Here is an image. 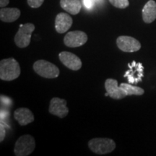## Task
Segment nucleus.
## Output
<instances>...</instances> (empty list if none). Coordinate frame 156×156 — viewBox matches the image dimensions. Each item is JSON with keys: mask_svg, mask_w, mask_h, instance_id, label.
<instances>
[{"mask_svg": "<svg viewBox=\"0 0 156 156\" xmlns=\"http://www.w3.org/2000/svg\"><path fill=\"white\" fill-rule=\"evenodd\" d=\"M20 66L14 58H8L0 62V79L5 81L16 80L20 75Z\"/></svg>", "mask_w": 156, "mask_h": 156, "instance_id": "nucleus-1", "label": "nucleus"}, {"mask_svg": "<svg viewBox=\"0 0 156 156\" xmlns=\"http://www.w3.org/2000/svg\"><path fill=\"white\" fill-rule=\"evenodd\" d=\"M34 69L41 77L48 79L58 77L60 73L59 69L56 65L44 59L38 60L35 62Z\"/></svg>", "mask_w": 156, "mask_h": 156, "instance_id": "nucleus-4", "label": "nucleus"}, {"mask_svg": "<svg viewBox=\"0 0 156 156\" xmlns=\"http://www.w3.org/2000/svg\"><path fill=\"white\" fill-rule=\"evenodd\" d=\"M88 147L95 154L106 155L114 151L116 143L109 138H93L88 142Z\"/></svg>", "mask_w": 156, "mask_h": 156, "instance_id": "nucleus-2", "label": "nucleus"}, {"mask_svg": "<svg viewBox=\"0 0 156 156\" xmlns=\"http://www.w3.org/2000/svg\"><path fill=\"white\" fill-rule=\"evenodd\" d=\"M60 61L68 69L77 71L82 67L81 59L77 55L69 51H62L58 54Z\"/></svg>", "mask_w": 156, "mask_h": 156, "instance_id": "nucleus-10", "label": "nucleus"}, {"mask_svg": "<svg viewBox=\"0 0 156 156\" xmlns=\"http://www.w3.org/2000/svg\"><path fill=\"white\" fill-rule=\"evenodd\" d=\"M142 19L145 23H151L156 19V2L149 0L142 10Z\"/></svg>", "mask_w": 156, "mask_h": 156, "instance_id": "nucleus-14", "label": "nucleus"}, {"mask_svg": "<svg viewBox=\"0 0 156 156\" xmlns=\"http://www.w3.org/2000/svg\"><path fill=\"white\" fill-rule=\"evenodd\" d=\"M105 88L108 95L113 99L119 100L127 96L122 87L119 86L118 81L114 79H107L105 82Z\"/></svg>", "mask_w": 156, "mask_h": 156, "instance_id": "nucleus-11", "label": "nucleus"}, {"mask_svg": "<svg viewBox=\"0 0 156 156\" xmlns=\"http://www.w3.org/2000/svg\"><path fill=\"white\" fill-rule=\"evenodd\" d=\"M128 66L129 69L124 73V77L127 78L129 83L136 84L141 82L144 77V67L142 64L133 61L132 63H129Z\"/></svg>", "mask_w": 156, "mask_h": 156, "instance_id": "nucleus-8", "label": "nucleus"}, {"mask_svg": "<svg viewBox=\"0 0 156 156\" xmlns=\"http://www.w3.org/2000/svg\"><path fill=\"white\" fill-rule=\"evenodd\" d=\"M20 10L17 8H5L0 9V19L2 22L12 23L20 16Z\"/></svg>", "mask_w": 156, "mask_h": 156, "instance_id": "nucleus-15", "label": "nucleus"}, {"mask_svg": "<svg viewBox=\"0 0 156 156\" xmlns=\"http://www.w3.org/2000/svg\"><path fill=\"white\" fill-rule=\"evenodd\" d=\"M36 147L34 138L29 134L20 136L15 142L14 153L16 156H27L34 152Z\"/></svg>", "mask_w": 156, "mask_h": 156, "instance_id": "nucleus-3", "label": "nucleus"}, {"mask_svg": "<svg viewBox=\"0 0 156 156\" xmlns=\"http://www.w3.org/2000/svg\"><path fill=\"white\" fill-rule=\"evenodd\" d=\"M34 30L35 25L33 23H26L20 26L19 30L14 38L15 43L17 47L23 48L29 46Z\"/></svg>", "mask_w": 156, "mask_h": 156, "instance_id": "nucleus-5", "label": "nucleus"}, {"mask_svg": "<svg viewBox=\"0 0 156 156\" xmlns=\"http://www.w3.org/2000/svg\"><path fill=\"white\" fill-rule=\"evenodd\" d=\"M28 5L32 8H38L43 5L44 0H27Z\"/></svg>", "mask_w": 156, "mask_h": 156, "instance_id": "nucleus-19", "label": "nucleus"}, {"mask_svg": "<svg viewBox=\"0 0 156 156\" xmlns=\"http://www.w3.org/2000/svg\"><path fill=\"white\" fill-rule=\"evenodd\" d=\"M9 2V0H0V7H5L6 6L8 5Z\"/></svg>", "mask_w": 156, "mask_h": 156, "instance_id": "nucleus-22", "label": "nucleus"}, {"mask_svg": "<svg viewBox=\"0 0 156 156\" xmlns=\"http://www.w3.org/2000/svg\"><path fill=\"white\" fill-rule=\"evenodd\" d=\"M15 119L20 126L28 125L34 121V116L32 112L28 108H19L15 111Z\"/></svg>", "mask_w": 156, "mask_h": 156, "instance_id": "nucleus-13", "label": "nucleus"}, {"mask_svg": "<svg viewBox=\"0 0 156 156\" xmlns=\"http://www.w3.org/2000/svg\"><path fill=\"white\" fill-rule=\"evenodd\" d=\"M120 86L124 90L126 95H142L144 94L145 90L141 87L132 85V84L121 83Z\"/></svg>", "mask_w": 156, "mask_h": 156, "instance_id": "nucleus-17", "label": "nucleus"}, {"mask_svg": "<svg viewBox=\"0 0 156 156\" xmlns=\"http://www.w3.org/2000/svg\"><path fill=\"white\" fill-rule=\"evenodd\" d=\"M109 2L119 9H125L129 5V0H108Z\"/></svg>", "mask_w": 156, "mask_h": 156, "instance_id": "nucleus-18", "label": "nucleus"}, {"mask_svg": "<svg viewBox=\"0 0 156 156\" xmlns=\"http://www.w3.org/2000/svg\"><path fill=\"white\" fill-rule=\"evenodd\" d=\"M0 142H2L5 140V135H6V130L5 127H4L2 122H1V125H0Z\"/></svg>", "mask_w": 156, "mask_h": 156, "instance_id": "nucleus-21", "label": "nucleus"}, {"mask_svg": "<svg viewBox=\"0 0 156 156\" xmlns=\"http://www.w3.org/2000/svg\"><path fill=\"white\" fill-rule=\"evenodd\" d=\"M48 112L51 114L63 119L67 116L69 109L67 107V101L59 98H53L50 101Z\"/></svg>", "mask_w": 156, "mask_h": 156, "instance_id": "nucleus-9", "label": "nucleus"}, {"mask_svg": "<svg viewBox=\"0 0 156 156\" xmlns=\"http://www.w3.org/2000/svg\"><path fill=\"white\" fill-rule=\"evenodd\" d=\"M61 7L69 14L76 15L82 9V3L80 0H60Z\"/></svg>", "mask_w": 156, "mask_h": 156, "instance_id": "nucleus-16", "label": "nucleus"}, {"mask_svg": "<svg viewBox=\"0 0 156 156\" xmlns=\"http://www.w3.org/2000/svg\"><path fill=\"white\" fill-rule=\"evenodd\" d=\"M87 41V34L81 30H74L68 32L64 38V44L70 48L80 47Z\"/></svg>", "mask_w": 156, "mask_h": 156, "instance_id": "nucleus-7", "label": "nucleus"}, {"mask_svg": "<svg viewBox=\"0 0 156 156\" xmlns=\"http://www.w3.org/2000/svg\"><path fill=\"white\" fill-rule=\"evenodd\" d=\"M73 20L67 13L60 12L55 19V29L58 34H64L73 25Z\"/></svg>", "mask_w": 156, "mask_h": 156, "instance_id": "nucleus-12", "label": "nucleus"}, {"mask_svg": "<svg viewBox=\"0 0 156 156\" xmlns=\"http://www.w3.org/2000/svg\"><path fill=\"white\" fill-rule=\"evenodd\" d=\"M95 4V0H83V5L87 9H92Z\"/></svg>", "mask_w": 156, "mask_h": 156, "instance_id": "nucleus-20", "label": "nucleus"}, {"mask_svg": "<svg viewBox=\"0 0 156 156\" xmlns=\"http://www.w3.org/2000/svg\"><path fill=\"white\" fill-rule=\"evenodd\" d=\"M116 45L121 51L124 52H135L141 48L139 41L131 36H121L116 39Z\"/></svg>", "mask_w": 156, "mask_h": 156, "instance_id": "nucleus-6", "label": "nucleus"}]
</instances>
